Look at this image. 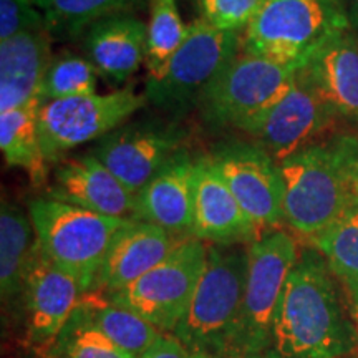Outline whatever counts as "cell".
<instances>
[{
	"label": "cell",
	"instance_id": "cell-1",
	"mask_svg": "<svg viewBox=\"0 0 358 358\" xmlns=\"http://www.w3.org/2000/svg\"><path fill=\"white\" fill-rule=\"evenodd\" d=\"M352 345L334 274L315 248L302 250L282 292L267 352L274 358H347Z\"/></svg>",
	"mask_w": 358,
	"mask_h": 358
},
{
	"label": "cell",
	"instance_id": "cell-2",
	"mask_svg": "<svg viewBox=\"0 0 358 358\" xmlns=\"http://www.w3.org/2000/svg\"><path fill=\"white\" fill-rule=\"evenodd\" d=\"M284 222L317 239L358 204V138L340 134L279 161Z\"/></svg>",
	"mask_w": 358,
	"mask_h": 358
},
{
	"label": "cell",
	"instance_id": "cell-3",
	"mask_svg": "<svg viewBox=\"0 0 358 358\" xmlns=\"http://www.w3.org/2000/svg\"><path fill=\"white\" fill-rule=\"evenodd\" d=\"M248 249L209 245L208 262L185 319L174 330L191 352L234 358L243 313Z\"/></svg>",
	"mask_w": 358,
	"mask_h": 358
},
{
	"label": "cell",
	"instance_id": "cell-4",
	"mask_svg": "<svg viewBox=\"0 0 358 358\" xmlns=\"http://www.w3.org/2000/svg\"><path fill=\"white\" fill-rule=\"evenodd\" d=\"M348 32L345 0H266L244 30L243 52L302 69Z\"/></svg>",
	"mask_w": 358,
	"mask_h": 358
},
{
	"label": "cell",
	"instance_id": "cell-5",
	"mask_svg": "<svg viewBox=\"0 0 358 358\" xmlns=\"http://www.w3.org/2000/svg\"><path fill=\"white\" fill-rule=\"evenodd\" d=\"M27 213L40 252L73 275L85 294L92 292L110 245L127 219L103 216L50 196L30 199Z\"/></svg>",
	"mask_w": 358,
	"mask_h": 358
},
{
	"label": "cell",
	"instance_id": "cell-6",
	"mask_svg": "<svg viewBox=\"0 0 358 358\" xmlns=\"http://www.w3.org/2000/svg\"><path fill=\"white\" fill-rule=\"evenodd\" d=\"M243 52L241 32L221 30L199 19L189 25L187 37L164 66L148 73L146 101L173 116L194 106L221 71Z\"/></svg>",
	"mask_w": 358,
	"mask_h": 358
},
{
	"label": "cell",
	"instance_id": "cell-7",
	"mask_svg": "<svg viewBox=\"0 0 358 358\" xmlns=\"http://www.w3.org/2000/svg\"><path fill=\"white\" fill-rule=\"evenodd\" d=\"M299 256L294 237L280 229L267 232L249 244L234 358H248L271 348L277 307Z\"/></svg>",
	"mask_w": 358,
	"mask_h": 358
},
{
	"label": "cell",
	"instance_id": "cell-8",
	"mask_svg": "<svg viewBox=\"0 0 358 358\" xmlns=\"http://www.w3.org/2000/svg\"><path fill=\"white\" fill-rule=\"evenodd\" d=\"M209 244L189 237L155 268L108 301L136 312L161 332L173 334L185 319L208 262Z\"/></svg>",
	"mask_w": 358,
	"mask_h": 358
},
{
	"label": "cell",
	"instance_id": "cell-9",
	"mask_svg": "<svg viewBox=\"0 0 358 358\" xmlns=\"http://www.w3.org/2000/svg\"><path fill=\"white\" fill-rule=\"evenodd\" d=\"M145 101V95L123 88L42 103L38 136L47 163H60L69 151L106 136L141 110Z\"/></svg>",
	"mask_w": 358,
	"mask_h": 358
},
{
	"label": "cell",
	"instance_id": "cell-10",
	"mask_svg": "<svg viewBox=\"0 0 358 358\" xmlns=\"http://www.w3.org/2000/svg\"><path fill=\"white\" fill-rule=\"evenodd\" d=\"M299 70L241 52L209 85L198 108L208 123L236 128L284 96Z\"/></svg>",
	"mask_w": 358,
	"mask_h": 358
},
{
	"label": "cell",
	"instance_id": "cell-11",
	"mask_svg": "<svg viewBox=\"0 0 358 358\" xmlns=\"http://www.w3.org/2000/svg\"><path fill=\"white\" fill-rule=\"evenodd\" d=\"M337 115L319 95L306 69L297 71L294 85L266 110L237 124L236 129L266 150L277 163L289 158L332 127Z\"/></svg>",
	"mask_w": 358,
	"mask_h": 358
},
{
	"label": "cell",
	"instance_id": "cell-12",
	"mask_svg": "<svg viewBox=\"0 0 358 358\" xmlns=\"http://www.w3.org/2000/svg\"><path fill=\"white\" fill-rule=\"evenodd\" d=\"M185 133L173 123L141 120L124 123L98 140L92 153L134 196L176 156Z\"/></svg>",
	"mask_w": 358,
	"mask_h": 358
},
{
	"label": "cell",
	"instance_id": "cell-13",
	"mask_svg": "<svg viewBox=\"0 0 358 358\" xmlns=\"http://www.w3.org/2000/svg\"><path fill=\"white\" fill-rule=\"evenodd\" d=\"M232 194L259 234L284 222V179L279 163L256 143H227L211 155Z\"/></svg>",
	"mask_w": 358,
	"mask_h": 358
},
{
	"label": "cell",
	"instance_id": "cell-14",
	"mask_svg": "<svg viewBox=\"0 0 358 358\" xmlns=\"http://www.w3.org/2000/svg\"><path fill=\"white\" fill-rule=\"evenodd\" d=\"M85 292L69 272L35 254L24 290L27 335L34 347L47 348L73 319Z\"/></svg>",
	"mask_w": 358,
	"mask_h": 358
},
{
	"label": "cell",
	"instance_id": "cell-15",
	"mask_svg": "<svg viewBox=\"0 0 358 358\" xmlns=\"http://www.w3.org/2000/svg\"><path fill=\"white\" fill-rule=\"evenodd\" d=\"M192 237L209 245H243L261 237L211 155L196 158Z\"/></svg>",
	"mask_w": 358,
	"mask_h": 358
},
{
	"label": "cell",
	"instance_id": "cell-16",
	"mask_svg": "<svg viewBox=\"0 0 358 358\" xmlns=\"http://www.w3.org/2000/svg\"><path fill=\"white\" fill-rule=\"evenodd\" d=\"M48 192L50 198L103 216L136 221V196L92 153L62 159Z\"/></svg>",
	"mask_w": 358,
	"mask_h": 358
},
{
	"label": "cell",
	"instance_id": "cell-17",
	"mask_svg": "<svg viewBox=\"0 0 358 358\" xmlns=\"http://www.w3.org/2000/svg\"><path fill=\"white\" fill-rule=\"evenodd\" d=\"M182 241L155 224L128 221L115 236L93 290L105 297L123 290L163 262Z\"/></svg>",
	"mask_w": 358,
	"mask_h": 358
},
{
	"label": "cell",
	"instance_id": "cell-18",
	"mask_svg": "<svg viewBox=\"0 0 358 358\" xmlns=\"http://www.w3.org/2000/svg\"><path fill=\"white\" fill-rule=\"evenodd\" d=\"M194 186L196 159L181 150L136 194V221L189 239L194 224Z\"/></svg>",
	"mask_w": 358,
	"mask_h": 358
},
{
	"label": "cell",
	"instance_id": "cell-19",
	"mask_svg": "<svg viewBox=\"0 0 358 358\" xmlns=\"http://www.w3.org/2000/svg\"><path fill=\"white\" fill-rule=\"evenodd\" d=\"M83 47L100 77L123 83L146 62L148 24L133 13L110 15L90 27Z\"/></svg>",
	"mask_w": 358,
	"mask_h": 358
},
{
	"label": "cell",
	"instance_id": "cell-20",
	"mask_svg": "<svg viewBox=\"0 0 358 358\" xmlns=\"http://www.w3.org/2000/svg\"><path fill=\"white\" fill-rule=\"evenodd\" d=\"M50 34L27 32L0 42V113L40 100L52 60Z\"/></svg>",
	"mask_w": 358,
	"mask_h": 358
},
{
	"label": "cell",
	"instance_id": "cell-21",
	"mask_svg": "<svg viewBox=\"0 0 358 358\" xmlns=\"http://www.w3.org/2000/svg\"><path fill=\"white\" fill-rule=\"evenodd\" d=\"M313 87L334 113L358 122V38H335L303 66Z\"/></svg>",
	"mask_w": 358,
	"mask_h": 358
},
{
	"label": "cell",
	"instance_id": "cell-22",
	"mask_svg": "<svg viewBox=\"0 0 358 358\" xmlns=\"http://www.w3.org/2000/svg\"><path fill=\"white\" fill-rule=\"evenodd\" d=\"M38 250L37 234L29 213L10 201L0 209V294L3 303L24 297L25 282Z\"/></svg>",
	"mask_w": 358,
	"mask_h": 358
},
{
	"label": "cell",
	"instance_id": "cell-23",
	"mask_svg": "<svg viewBox=\"0 0 358 358\" xmlns=\"http://www.w3.org/2000/svg\"><path fill=\"white\" fill-rule=\"evenodd\" d=\"M42 100L0 113V148L8 166L29 174L34 186L47 182V159L38 136V110Z\"/></svg>",
	"mask_w": 358,
	"mask_h": 358
},
{
	"label": "cell",
	"instance_id": "cell-24",
	"mask_svg": "<svg viewBox=\"0 0 358 358\" xmlns=\"http://www.w3.org/2000/svg\"><path fill=\"white\" fill-rule=\"evenodd\" d=\"M80 307L98 330L134 358L150 350L164 334L136 312L116 306L108 299H82Z\"/></svg>",
	"mask_w": 358,
	"mask_h": 358
},
{
	"label": "cell",
	"instance_id": "cell-25",
	"mask_svg": "<svg viewBox=\"0 0 358 358\" xmlns=\"http://www.w3.org/2000/svg\"><path fill=\"white\" fill-rule=\"evenodd\" d=\"M50 37L75 38L116 13H129L143 0H34Z\"/></svg>",
	"mask_w": 358,
	"mask_h": 358
},
{
	"label": "cell",
	"instance_id": "cell-26",
	"mask_svg": "<svg viewBox=\"0 0 358 358\" xmlns=\"http://www.w3.org/2000/svg\"><path fill=\"white\" fill-rule=\"evenodd\" d=\"M358 315V204L329 231L312 241Z\"/></svg>",
	"mask_w": 358,
	"mask_h": 358
},
{
	"label": "cell",
	"instance_id": "cell-27",
	"mask_svg": "<svg viewBox=\"0 0 358 358\" xmlns=\"http://www.w3.org/2000/svg\"><path fill=\"white\" fill-rule=\"evenodd\" d=\"M148 22V73L161 70L187 37L189 25L182 24L176 0H150Z\"/></svg>",
	"mask_w": 358,
	"mask_h": 358
},
{
	"label": "cell",
	"instance_id": "cell-28",
	"mask_svg": "<svg viewBox=\"0 0 358 358\" xmlns=\"http://www.w3.org/2000/svg\"><path fill=\"white\" fill-rule=\"evenodd\" d=\"M96 78V70L87 57L69 52L53 55L40 90V100L45 103L95 93Z\"/></svg>",
	"mask_w": 358,
	"mask_h": 358
},
{
	"label": "cell",
	"instance_id": "cell-29",
	"mask_svg": "<svg viewBox=\"0 0 358 358\" xmlns=\"http://www.w3.org/2000/svg\"><path fill=\"white\" fill-rule=\"evenodd\" d=\"M70 327L62 358H134L98 330L85 315L82 307L77 308Z\"/></svg>",
	"mask_w": 358,
	"mask_h": 358
},
{
	"label": "cell",
	"instance_id": "cell-30",
	"mask_svg": "<svg viewBox=\"0 0 358 358\" xmlns=\"http://www.w3.org/2000/svg\"><path fill=\"white\" fill-rule=\"evenodd\" d=\"M266 0H199L201 19L221 30L243 32Z\"/></svg>",
	"mask_w": 358,
	"mask_h": 358
},
{
	"label": "cell",
	"instance_id": "cell-31",
	"mask_svg": "<svg viewBox=\"0 0 358 358\" xmlns=\"http://www.w3.org/2000/svg\"><path fill=\"white\" fill-rule=\"evenodd\" d=\"M42 30L47 27L34 0H0V42Z\"/></svg>",
	"mask_w": 358,
	"mask_h": 358
},
{
	"label": "cell",
	"instance_id": "cell-32",
	"mask_svg": "<svg viewBox=\"0 0 358 358\" xmlns=\"http://www.w3.org/2000/svg\"><path fill=\"white\" fill-rule=\"evenodd\" d=\"M140 358H192V352L174 334H163L158 342Z\"/></svg>",
	"mask_w": 358,
	"mask_h": 358
},
{
	"label": "cell",
	"instance_id": "cell-33",
	"mask_svg": "<svg viewBox=\"0 0 358 358\" xmlns=\"http://www.w3.org/2000/svg\"><path fill=\"white\" fill-rule=\"evenodd\" d=\"M192 358H217V357H213V355H209V353H201V352H192Z\"/></svg>",
	"mask_w": 358,
	"mask_h": 358
},
{
	"label": "cell",
	"instance_id": "cell-34",
	"mask_svg": "<svg viewBox=\"0 0 358 358\" xmlns=\"http://www.w3.org/2000/svg\"><path fill=\"white\" fill-rule=\"evenodd\" d=\"M248 358H274V357H272L268 352H264V353H257V355H250Z\"/></svg>",
	"mask_w": 358,
	"mask_h": 358
},
{
	"label": "cell",
	"instance_id": "cell-35",
	"mask_svg": "<svg viewBox=\"0 0 358 358\" xmlns=\"http://www.w3.org/2000/svg\"><path fill=\"white\" fill-rule=\"evenodd\" d=\"M352 6H353V12H355V17L358 19V0H352Z\"/></svg>",
	"mask_w": 358,
	"mask_h": 358
}]
</instances>
